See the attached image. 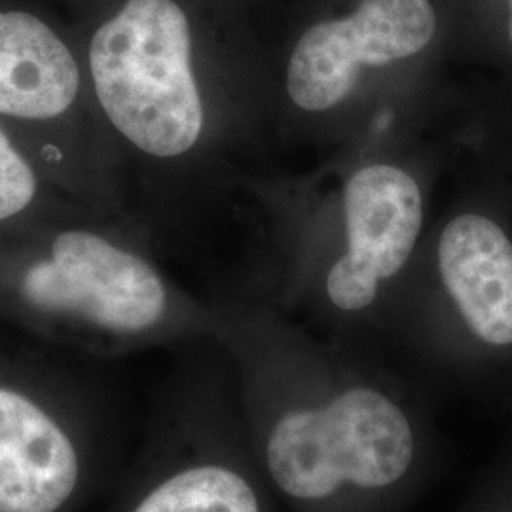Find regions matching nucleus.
<instances>
[{"label": "nucleus", "mask_w": 512, "mask_h": 512, "mask_svg": "<svg viewBox=\"0 0 512 512\" xmlns=\"http://www.w3.org/2000/svg\"><path fill=\"white\" fill-rule=\"evenodd\" d=\"M78 86L73 54L44 21L0 12V114L55 118L73 105Z\"/></svg>", "instance_id": "6e6552de"}, {"label": "nucleus", "mask_w": 512, "mask_h": 512, "mask_svg": "<svg viewBox=\"0 0 512 512\" xmlns=\"http://www.w3.org/2000/svg\"><path fill=\"white\" fill-rule=\"evenodd\" d=\"M509 6H511V23H509V33H511L512 40V0H509Z\"/></svg>", "instance_id": "f8f14e48"}, {"label": "nucleus", "mask_w": 512, "mask_h": 512, "mask_svg": "<svg viewBox=\"0 0 512 512\" xmlns=\"http://www.w3.org/2000/svg\"><path fill=\"white\" fill-rule=\"evenodd\" d=\"M190 46L188 19L173 0H128L90 46L95 90L110 122L158 158L184 154L202 133Z\"/></svg>", "instance_id": "f03ea898"}, {"label": "nucleus", "mask_w": 512, "mask_h": 512, "mask_svg": "<svg viewBox=\"0 0 512 512\" xmlns=\"http://www.w3.org/2000/svg\"><path fill=\"white\" fill-rule=\"evenodd\" d=\"M243 410L285 512H406L439 467L431 403L304 351L272 348Z\"/></svg>", "instance_id": "f257e3e1"}, {"label": "nucleus", "mask_w": 512, "mask_h": 512, "mask_svg": "<svg viewBox=\"0 0 512 512\" xmlns=\"http://www.w3.org/2000/svg\"><path fill=\"white\" fill-rule=\"evenodd\" d=\"M440 287L459 327L488 359L512 353V243L482 215L452 220L439 241Z\"/></svg>", "instance_id": "423d86ee"}, {"label": "nucleus", "mask_w": 512, "mask_h": 512, "mask_svg": "<svg viewBox=\"0 0 512 512\" xmlns=\"http://www.w3.org/2000/svg\"><path fill=\"white\" fill-rule=\"evenodd\" d=\"M348 249L325 275L323 296L344 315L370 310L387 281L403 272L423 222L418 183L399 167L368 165L344 192Z\"/></svg>", "instance_id": "39448f33"}, {"label": "nucleus", "mask_w": 512, "mask_h": 512, "mask_svg": "<svg viewBox=\"0 0 512 512\" xmlns=\"http://www.w3.org/2000/svg\"><path fill=\"white\" fill-rule=\"evenodd\" d=\"M429 0H365L349 18L313 25L294 48L287 90L308 112L329 110L353 92L363 67L421 52L435 35Z\"/></svg>", "instance_id": "20e7f679"}, {"label": "nucleus", "mask_w": 512, "mask_h": 512, "mask_svg": "<svg viewBox=\"0 0 512 512\" xmlns=\"http://www.w3.org/2000/svg\"><path fill=\"white\" fill-rule=\"evenodd\" d=\"M133 512H285L251 440L234 456L194 459L165 473Z\"/></svg>", "instance_id": "1a4fd4ad"}, {"label": "nucleus", "mask_w": 512, "mask_h": 512, "mask_svg": "<svg viewBox=\"0 0 512 512\" xmlns=\"http://www.w3.org/2000/svg\"><path fill=\"white\" fill-rule=\"evenodd\" d=\"M37 179L33 169L12 147L0 129V220L18 215L35 198Z\"/></svg>", "instance_id": "9d476101"}, {"label": "nucleus", "mask_w": 512, "mask_h": 512, "mask_svg": "<svg viewBox=\"0 0 512 512\" xmlns=\"http://www.w3.org/2000/svg\"><path fill=\"white\" fill-rule=\"evenodd\" d=\"M456 512H512V442L478 478Z\"/></svg>", "instance_id": "9b49d317"}, {"label": "nucleus", "mask_w": 512, "mask_h": 512, "mask_svg": "<svg viewBox=\"0 0 512 512\" xmlns=\"http://www.w3.org/2000/svg\"><path fill=\"white\" fill-rule=\"evenodd\" d=\"M78 458L46 412L0 389V512H55L74 492Z\"/></svg>", "instance_id": "0eeeda50"}, {"label": "nucleus", "mask_w": 512, "mask_h": 512, "mask_svg": "<svg viewBox=\"0 0 512 512\" xmlns=\"http://www.w3.org/2000/svg\"><path fill=\"white\" fill-rule=\"evenodd\" d=\"M21 291L40 310L71 311L116 332L152 329L167 311L152 266L90 232L59 234L52 256L25 272Z\"/></svg>", "instance_id": "7ed1b4c3"}]
</instances>
